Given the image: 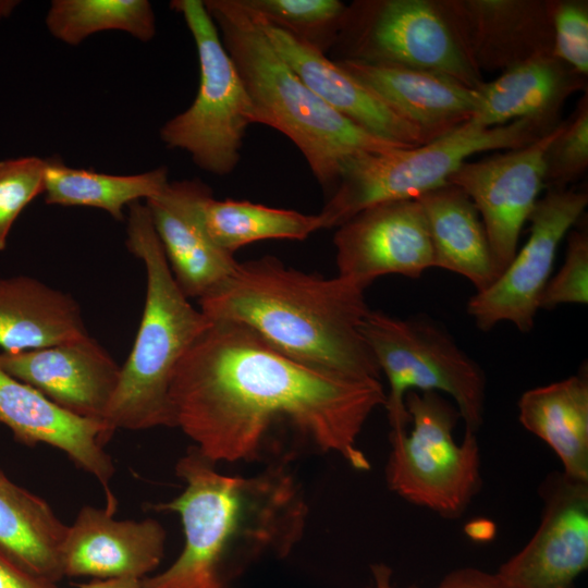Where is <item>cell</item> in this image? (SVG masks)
Listing matches in <instances>:
<instances>
[{"label":"cell","mask_w":588,"mask_h":588,"mask_svg":"<svg viewBox=\"0 0 588 588\" xmlns=\"http://www.w3.org/2000/svg\"><path fill=\"white\" fill-rule=\"evenodd\" d=\"M518 419L553 450L567 477L588 482L586 372L524 392L518 401Z\"/></svg>","instance_id":"d4e9b609"},{"label":"cell","mask_w":588,"mask_h":588,"mask_svg":"<svg viewBox=\"0 0 588 588\" xmlns=\"http://www.w3.org/2000/svg\"><path fill=\"white\" fill-rule=\"evenodd\" d=\"M551 131L528 120L482 127L470 121L432 142L367 152L350 159L318 213L322 229L338 228L372 206L417 199L448 183L469 157L524 147Z\"/></svg>","instance_id":"8992f818"},{"label":"cell","mask_w":588,"mask_h":588,"mask_svg":"<svg viewBox=\"0 0 588 588\" xmlns=\"http://www.w3.org/2000/svg\"><path fill=\"white\" fill-rule=\"evenodd\" d=\"M194 38L199 60V87L193 103L169 120L160 137L170 148L187 151L204 171H234L246 130L255 124L253 107L219 30L201 0H174Z\"/></svg>","instance_id":"9c48e42d"},{"label":"cell","mask_w":588,"mask_h":588,"mask_svg":"<svg viewBox=\"0 0 588 588\" xmlns=\"http://www.w3.org/2000/svg\"><path fill=\"white\" fill-rule=\"evenodd\" d=\"M175 473L183 491L150 509L180 515L184 547L167 569L143 578L144 588H233L250 565L285 558L302 540L308 507L287 466L229 476L193 445Z\"/></svg>","instance_id":"7a4b0ae2"},{"label":"cell","mask_w":588,"mask_h":588,"mask_svg":"<svg viewBox=\"0 0 588 588\" xmlns=\"http://www.w3.org/2000/svg\"><path fill=\"white\" fill-rule=\"evenodd\" d=\"M587 204L586 192L567 187L548 188L538 199L528 218L530 233L523 248L489 287L476 292L467 303V313L479 330L489 331L505 321L520 332L534 328L558 248Z\"/></svg>","instance_id":"8fae6325"},{"label":"cell","mask_w":588,"mask_h":588,"mask_svg":"<svg viewBox=\"0 0 588 588\" xmlns=\"http://www.w3.org/2000/svg\"><path fill=\"white\" fill-rule=\"evenodd\" d=\"M198 180L169 182L146 200L169 267L183 294L198 299L225 280L238 262L215 246L200 228L195 210Z\"/></svg>","instance_id":"7402d4cb"},{"label":"cell","mask_w":588,"mask_h":588,"mask_svg":"<svg viewBox=\"0 0 588 588\" xmlns=\"http://www.w3.org/2000/svg\"><path fill=\"white\" fill-rule=\"evenodd\" d=\"M558 126L524 147L466 160L448 179L481 218L497 278L514 258L522 229L544 188V154Z\"/></svg>","instance_id":"7c38bea8"},{"label":"cell","mask_w":588,"mask_h":588,"mask_svg":"<svg viewBox=\"0 0 588 588\" xmlns=\"http://www.w3.org/2000/svg\"><path fill=\"white\" fill-rule=\"evenodd\" d=\"M437 588H509L495 574L477 568L456 569L444 577Z\"/></svg>","instance_id":"d590c367"},{"label":"cell","mask_w":588,"mask_h":588,"mask_svg":"<svg viewBox=\"0 0 588 588\" xmlns=\"http://www.w3.org/2000/svg\"><path fill=\"white\" fill-rule=\"evenodd\" d=\"M261 20L322 52L332 49L347 4L339 0H241Z\"/></svg>","instance_id":"f546056e"},{"label":"cell","mask_w":588,"mask_h":588,"mask_svg":"<svg viewBox=\"0 0 588 588\" xmlns=\"http://www.w3.org/2000/svg\"><path fill=\"white\" fill-rule=\"evenodd\" d=\"M369 588H395L392 581V572L384 564H375L371 567V584Z\"/></svg>","instance_id":"f35d334b"},{"label":"cell","mask_w":588,"mask_h":588,"mask_svg":"<svg viewBox=\"0 0 588 588\" xmlns=\"http://www.w3.org/2000/svg\"><path fill=\"white\" fill-rule=\"evenodd\" d=\"M199 305L209 320L242 324L306 366L380 380L362 332L365 289L347 279L305 273L266 256L238 264Z\"/></svg>","instance_id":"3957f363"},{"label":"cell","mask_w":588,"mask_h":588,"mask_svg":"<svg viewBox=\"0 0 588 588\" xmlns=\"http://www.w3.org/2000/svg\"><path fill=\"white\" fill-rule=\"evenodd\" d=\"M457 45L481 74L553 54L550 0H434Z\"/></svg>","instance_id":"9a60e30c"},{"label":"cell","mask_w":588,"mask_h":588,"mask_svg":"<svg viewBox=\"0 0 588 588\" xmlns=\"http://www.w3.org/2000/svg\"><path fill=\"white\" fill-rule=\"evenodd\" d=\"M204 4L245 86L255 123L290 138L323 188L333 191L350 159L404 148L360 128L311 91L241 0H206Z\"/></svg>","instance_id":"277c9868"},{"label":"cell","mask_w":588,"mask_h":588,"mask_svg":"<svg viewBox=\"0 0 588 588\" xmlns=\"http://www.w3.org/2000/svg\"><path fill=\"white\" fill-rule=\"evenodd\" d=\"M175 427L218 462L285 465L335 454L357 470V446L384 406L380 380L315 369L280 353L250 329L211 321L179 362L170 385Z\"/></svg>","instance_id":"6da1fadb"},{"label":"cell","mask_w":588,"mask_h":588,"mask_svg":"<svg viewBox=\"0 0 588 588\" xmlns=\"http://www.w3.org/2000/svg\"><path fill=\"white\" fill-rule=\"evenodd\" d=\"M46 24L57 39L72 46L102 30H123L142 41L156 33L155 13L147 0H54Z\"/></svg>","instance_id":"f1b7e54d"},{"label":"cell","mask_w":588,"mask_h":588,"mask_svg":"<svg viewBox=\"0 0 588 588\" xmlns=\"http://www.w3.org/2000/svg\"><path fill=\"white\" fill-rule=\"evenodd\" d=\"M47 160L23 157L0 161V252L23 209L45 192Z\"/></svg>","instance_id":"1f68e13d"},{"label":"cell","mask_w":588,"mask_h":588,"mask_svg":"<svg viewBox=\"0 0 588 588\" xmlns=\"http://www.w3.org/2000/svg\"><path fill=\"white\" fill-rule=\"evenodd\" d=\"M405 407L412 430L390 433L388 486L412 504L443 517H457L481 488L476 432L465 429L463 442H455L453 430L460 413L439 392L411 391Z\"/></svg>","instance_id":"ba28073f"},{"label":"cell","mask_w":588,"mask_h":588,"mask_svg":"<svg viewBox=\"0 0 588 588\" xmlns=\"http://www.w3.org/2000/svg\"><path fill=\"white\" fill-rule=\"evenodd\" d=\"M422 209L434 267L466 278L481 292L497 279L481 218L470 198L446 183L416 199Z\"/></svg>","instance_id":"cb8c5ba5"},{"label":"cell","mask_w":588,"mask_h":588,"mask_svg":"<svg viewBox=\"0 0 588 588\" xmlns=\"http://www.w3.org/2000/svg\"><path fill=\"white\" fill-rule=\"evenodd\" d=\"M420 133L424 143L440 138L469 122L475 89L428 71L335 60Z\"/></svg>","instance_id":"ffe728a7"},{"label":"cell","mask_w":588,"mask_h":588,"mask_svg":"<svg viewBox=\"0 0 588 588\" xmlns=\"http://www.w3.org/2000/svg\"><path fill=\"white\" fill-rule=\"evenodd\" d=\"M164 544V528L156 519L119 520L106 507L85 505L66 528L62 573L94 579H143L160 564Z\"/></svg>","instance_id":"ac0fdd59"},{"label":"cell","mask_w":588,"mask_h":588,"mask_svg":"<svg viewBox=\"0 0 588 588\" xmlns=\"http://www.w3.org/2000/svg\"><path fill=\"white\" fill-rule=\"evenodd\" d=\"M0 366L64 411L99 421L105 419L121 373V366L89 334L50 347L2 352Z\"/></svg>","instance_id":"2e32d148"},{"label":"cell","mask_w":588,"mask_h":588,"mask_svg":"<svg viewBox=\"0 0 588 588\" xmlns=\"http://www.w3.org/2000/svg\"><path fill=\"white\" fill-rule=\"evenodd\" d=\"M126 247L145 266L147 290L132 351L103 419L112 434L117 429L175 427L169 395L173 373L210 323L176 284L149 210L140 201L128 206Z\"/></svg>","instance_id":"5b68a950"},{"label":"cell","mask_w":588,"mask_h":588,"mask_svg":"<svg viewBox=\"0 0 588 588\" xmlns=\"http://www.w3.org/2000/svg\"><path fill=\"white\" fill-rule=\"evenodd\" d=\"M588 168V93L567 121L561 122L544 154V187L566 188Z\"/></svg>","instance_id":"4dcf8cb0"},{"label":"cell","mask_w":588,"mask_h":588,"mask_svg":"<svg viewBox=\"0 0 588 588\" xmlns=\"http://www.w3.org/2000/svg\"><path fill=\"white\" fill-rule=\"evenodd\" d=\"M68 525L40 497L15 485L0 469V547L32 573L58 583Z\"/></svg>","instance_id":"484cf974"},{"label":"cell","mask_w":588,"mask_h":588,"mask_svg":"<svg viewBox=\"0 0 588 588\" xmlns=\"http://www.w3.org/2000/svg\"><path fill=\"white\" fill-rule=\"evenodd\" d=\"M169 184L166 168L139 174L114 175L76 169L48 159L45 201L49 205L93 207L123 220V208L139 199L159 195Z\"/></svg>","instance_id":"83f0119b"},{"label":"cell","mask_w":588,"mask_h":588,"mask_svg":"<svg viewBox=\"0 0 588 588\" xmlns=\"http://www.w3.org/2000/svg\"><path fill=\"white\" fill-rule=\"evenodd\" d=\"M588 303V233L572 230L563 265L549 279L539 301V309L551 310L563 304Z\"/></svg>","instance_id":"d6a6232c"},{"label":"cell","mask_w":588,"mask_h":588,"mask_svg":"<svg viewBox=\"0 0 588 588\" xmlns=\"http://www.w3.org/2000/svg\"><path fill=\"white\" fill-rule=\"evenodd\" d=\"M88 335L75 298L28 277L0 278V346L38 350Z\"/></svg>","instance_id":"603a6c76"},{"label":"cell","mask_w":588,"mask_h":588,"mask_svg":"<svg viewBox=\"0 0 588 588\" xmlns=\"http://www.w3.org/2000/svg\"><path fill=\"white\" fill-rule=\"evenodd\" d=\"M17 3L19 1H0V20L8 16Z\"/></svg>","instance_id":"ab89813d"},{"label":"cell","mask_w":588,"mask_h":588,"mask_svg":"<svg viewBox=\"0 0 588 588\" xmlns=\"http://www.w3.org/2000/svg\"><path fill=\"white\" fill-rule=\"evenodd\" d=\"M0 422L22 443H44L65 453L99 481L106 493V509L115 512L118 502L110 489L114 465L103 449L112 433L103 421L64 411L0 366Z\"/></svg>","instance_id":"e0dca14e"},{"label":"cell","mask_w":588,"mask_h":588,"mask_svg":"<svg viewBox=\"0 0 588 588\" xmlns=\"http://www.w3.org/2000/svg\"><path fill=\"white\" fill-rule=\"evenodd\" d=\"M362 332L389 383L384 407L391 432L407 431L405 396L411 391L448 394L465 429L477 432L483 420L486 377L446 329L427 316L399 318L369 309Z\"/></svg>","instance_id":"52a82bcc"},{"label":"cell","mask_w":588,"mask_h":588,"mask_svg":"<svg viewBox=\"0 0 588 588\" xmlns=\"http://www.w3.org/2000/svg\"><path fill=\"white\" fill-rule=\"evenodd\" d=\"M78 588H144L143 579L134 577L93 579L85 584H78Z\"/></svg>","instance_id":"8d00e7d4"},{"label":"cell","mask_w":588,"mask_h":588,"mask_svg":"<svg viewBox=\"0 0 588 588\" xmlns=\"http://www.w3.org/2000/svg\"><path fill=\"white\" fill-rule=\"evenodd\" d=\"M579 90H587V76L554 54L537 56L476 88L470 122L493 127L528 120L552 131L567 99Z\"/></svg>","instance_id":"44dd1931"},{"label":"cell","mask_w":588,"mask_h":588,"mask_svg":"<svg viewBox=\"0 0 588 588\" xmlns=\"http://www.w3.org/2000/svg\"><path fill=\"white\" fill-rule=\"evenodd\" d=\"M336 60L422 70L476 89L482 75L457 45L434 0H358L347 4Z\"/></svg>","instance_id":"30bf717a"},{"label":"cell","mask_w":588,"mask_h":588,"mask_svg":"<svg viewBox=\"0 0 588 588\" xmlns=\"http://www.w3.org/2000/svg\"><path fill=\"white\" fill-rule=\"evenodd\" d=\"M553 54L579 74L588 75V1L550 0Z\"/></svg>","instance_id":"836d02e7"},{"label":"cell","mask_w":588,"mask_h":588,"mask_svg":"<svg viewBox=\"0 0 588 588\" xmlns=\"http://www.w3.org/2000/svg\"><path fill=\"white\" fill-rule=\"evenodd\" d=\"M195 210L208 240L232 255L250 243L265 240L303 241L322 229L319 215L272 208L246 200H218L204 183L196 197Z\"/></svg>","instance_id":"4316f807"},{"label":"cell","mask_w":588,"mask_h":588,"mask_svg":"<svg viewBox=\"0 0 588 588\" xmlns=\"http://www.w3.org/2000/svg\"><path fill=\"white\" fill-rule=\"evenodd\" d=\"M253 14L274 50L327 105L379 138L402 147L425 144L416 127L335 60Z\"/></svg>","instance_id":"d6986e66"},{"label":"cell","mask_w":588,"mask_h":588,"mask_svg":"<svg viewBox=\"0 0 588 588\" xmlns=\"http://www.w3.org/2000/svg\"><path fill=\"white\" fill-rule=\"evenodd\" d=\"M0 588H58L57 583L38 576L0 547Z\"/></svg>","instance_id":"e575fe53"},{"label":"cell","mask_w":588,"mask_h":588,"mask_svg":"<svg viewBox=\"0 0 588 588\" xmlns=\"http://www.w3.org/2000/svg\"><path fill=\"white\" fill-rule=\"evenodd\" d=\"M338 275L360 287L387 274L419 278L434 267L426 219L416 199L367 208L333 236Z\"/></svg>","instance_id":"4fadbf2b"},{"label":"cell","mask_w":588,"mask_h":588,"mask_svg":"<svg viewBox=\"0 0 588 588\" xmlns=\"http://www.w3.org/2000/svg\"><path fill=\"white\" fill-rule=\"evenodd\" d=\"M540 494L538 529L497 575L509 588H573L588 566V482L553 473Z\"/></svg>","instance_id":"5bb4252c"},{"label":"cell","mask_w":588,"mask_h":588,"mask_svg":"<svg viewBox=\"0 0 588 588\" xmlns=\"http://www.w3.org/2000/svg\"><path fill=\"white\" fill-rule=\"evenodd\" d=\"M465 531L473 540L488 541L493 538L495 526L488 519H476L466 525Z\"/></svg>","instance_id":"74e56055"}]
</instances>
